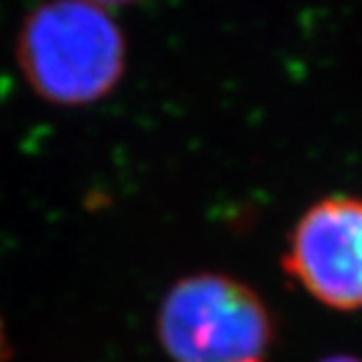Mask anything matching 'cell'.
<instances>
[{"label": "cell", "instance_id": "6da1fadb", "mask_svg": "<svg viewBox=\"0 0 362 362\" xmlns=\"http://www.w3.org/2000/svg\"><path fill=\"white\" fill-rule=\"evenodd\" d=\"M125 38L104 7L47 0L28 14L17 62L28 85L49 104L85 106L104 99L125 74Z\"/></svg>", "mask_w": 362, "mask_h": 362}, {"label": "cell", "instance_id": "7a4b0ae2", "mask_svg": "<svg viewBox=\"0 0 362 362\" xmlns=\"http://www.w3.org/2000/svg\"><path fill=\"white\" fill-rule=\"evenodd\" d=\"M158 337L175 362H269L273 320L247 285L195 273L165 294Z\"/></svg>", "mask_w": 362, "mask_h": 362}, {"label": "cell", "instance_id": "3957f363", "mask_svg": "<svg viewBox=\"0 0 362 362\" xmlns=\"http://www.w3.org/2000/svg\"><path fill=\"white\" fill-rule=\"evenodd\" d=\"M282 264L315 301L337 310L362 308V198L313 202L296 221Z\"/></svg>", "mask_w": 362, "mask_h": 362}, {"label": "cell", "instance_id": "277c9868", "mask_svg": "<svg viewBox=\"0 0 362 362\" xmlns=\"http://www.w3.org/2000/svg\"><path fill=\"white\" fill-rule=\"evenodd\" d=\"M10 356H12V349H10V341H7V334H5L3 320H0V362H5Z\"/></svg>", "mask_w": 362, "mask_h": 362}, {"label": "cell", "instance_id": "5b68a950", "mask_svg": "<svg viewBox=\"0 0 362 362\" xmlns=\"http://www.w3.org/2000/svg\"><path fill=\"white\" fill-rule=\"evenodd\" d=\"M85 3H92V5H99V7H118V5H127V3H134V0H85Z\"/></svg>", "mask_w": 362, "mask_h": 362}, {"label": "cell", "instance_id": "8992f818", "mask_svg": "<svg viewBox=\"0 0 362 362\" xmlns=\"http://www.w3.org/2000/svg\"><path fill=\"white\" fill-rule=\"evenodd\" d=\"M320 362H362L360 358H353V356H332V358H325Z\"/></svg>", "mask_w": 362, "mask_h": 362}]
</instances>
